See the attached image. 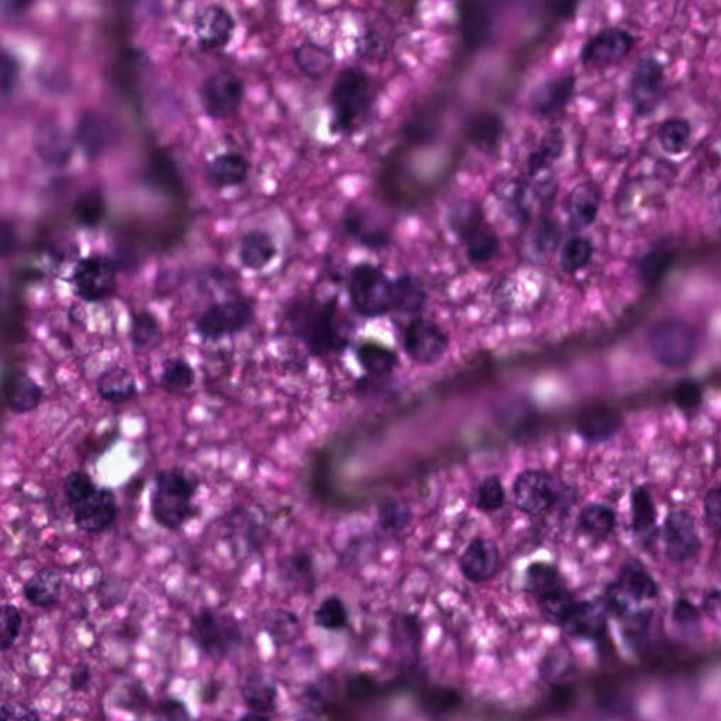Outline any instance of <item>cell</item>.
I'll use <instances>...</instances> for the list:
<instances>
[{"mask_svg":"<svg viewBox=\"0 0 721 721\" xmlns=\"http://www.w3.org/2000/svg\"><path fill=\"white\" fill-rule=\"evenodd\" d=\"M285 319L292 336L298 338L312 357H330L348 346L336 298L296 299L286 309Z\"/></svg>","mask_w":721,"mask_h":721,"instance_id":"cell-1","label":"cell"},{"mask_svg":"<svg viewBox=\"0 0 721 721\" xmlns=\"http://www.w3.org/2000/svg\"><path fill=\"white\" fill-rule=\"evenodd\" d=\"M200 489L198 476L184 468L160 469L154 475L150 492V516L160 529L175 533L200 516L196 496Z\"/></svg>","mask_w":721,"mask_h":721,"instance_id":"cell-2","label":"cell"},{"mask_svg":"<svg viewBox=\"0 0 721 721\" xmlns=\"http://www.w3.org/2000/svg\"><path fill=\"white\" fill-rule=\"evenodd\" d=\"M376 98L374 81L360 67L343 68L330 91L331 130L350 136L365 123Z\"/></svg>","mask_w":721,"mask_h":721,"instance_id":"cell-3","label":"cell"},{"mask_svg":"<svg viewBox=\"0 0 721 721\" xmlns=\"http://www.w3.org/2000/svg\"><path fill=\"white\" fill-rule=\"evenodd\" d=\"M445 224L464 248L471 264H489L498 257L502 241L489 223L481 203L475 200H458L448 208Z\"/></svg>","mask_w":721,"mask_h":721,"instance_id":"cell-4","label":"cell"},{"mask_svg":"<svg viewBox=\"0 0 721 721\" xmlns=\"http://www.w3.org/2000/svg\"><path fill=\"white\" fill-rule=\"evenodd\" d=\"M351 306L365 319H378L393 312L395 281L372 262H358L350 271L347 284Z\"/></svg>","mask_w":721,"mask_h":721,"instance_id":"cell-5","label":"cell"},{"mask_svg":"<svg viewBox=\"0 0 721 721\" xmlns=\"http://www.w3.org/2000/svg\"><path fill=\"white\" fill-rule=\"evenodd\" d=\"M255 303L250 298L224 299L212 303L200 313L193 331L203 343H219L250 329L255 322Z\"/></svg>","mask_w":721,"mask_h":721,"instance_id":"cell-6","label":"cell"},{"mask_svg":"<svg viewBox=\"0 0 721 721\" xmlns=\"http://www.w3.org/2000/svg\"><path fill=\"white\" fill-rule=\"evenodd\" d=\"M648 344L655 361L671 369L688 367L698 351L695 331L679 320L655 324L648 336Z\"/></svg>","mask_w":721,"mask_h":721,"instance_id":"cell-7","label":"cell"},{"mask_svg":"<svg viewBox=\"0 0 721 721\" xmlns=\"http://www.w3.org/2000/svg\"><path fill=\"white\" fill-rule=\"evenodd\" d=\"M68 282L72 292L85 303H100L115 292L117 265L105 254H91L81 258L72 268Z\"/></svg>","mask_w":721,"mask_h":721,"instance_id":"cell-8","label":"cell"},{"mask_svg":"<svg viewBox=\"0 0 721 721\" xmlns=\"http://www.w3.org/2000/svg\"><path fill=\"white\" fill-rule=\"evenodd\" d=\"M244 98V82L229 68L210 72L199 86V102L203 113L213 120L237 115Z\"/></svg>","mask_w":721,"mask_h":721,"instance_id":"cell-9","label":"cell"},{"mask_svg":"<svg viewBox=\"0 0 721 721\" xmlns=\"http://www.w3.org/2000/svg\"><path fill=\"white\" fill-rule=\"evenodd\" d=\"M402 341L407 357L422 367L438 364L450 350L447 331L440 324L424 317H415L407 324Z\"/></svg>","mask_w":721,"mask_h":721,"instance_id":"cell-10","label":"cell"},{"mask_svg":"<svg viewBox=\"0 0 721 721\" xmlns=\"http://www.w3.org/2000/svg\"><path fill=\"white\" fill-rule=\"evenodd\" d=\"M191 637L203 654L226 655L243 641L240 627L233 619L219 616L210 609L200 610L191 620Z\"/></svg>","mask_w":721,"mask_h":721,"instance_id":"cell-11","label":"cell"},{"mask_svg":"<svg viewBox=\"0 0 721 721\" xmlns=\"http://www.w3.org/2000/svg\"><path fill=\"white\" fill-rule=\"evenodd\" d=\"M514 506L527 516L536 517L553 509L558 502V488L553 476L541 469H524L514 479Z\"/></svg>","mask_w":721,"mask_h":721,"instance_id":"cell-12","label":"cell"},{"mask_svg":"<svg viewBox=\"0 0 721 721\" xmlns=\"http://www.w3.org/2000/svg\"><path fill=\"white\" fill-rule=\"evenodd\" d=\"M662 541L668 560L675 564H686L698 557L702 538L692 513L683 509L669 513L662 526Z\"/></svg>","mask_w":721,"mask_h":721,"instance_id":"cell-13","label":"cell"},{"mask_svg":"<svg viewBox=\"0 0 721 721\" xmlns=\"http://www.w3.org/2000/svg\"><path fill=\"white\" fill-rule=\"evenodd\" d=\"M70 510L72 522L79 531L88 536H99L115 526L119 517V502L112 488L99 486L92 496Z\"/></svg>","mask_w":721,"mask_h":721,"instance_id":"cell-14","label":"cell"},{"mask_svg":"<svg viewBox=\"0 0 721 721\" xmlns=\"http://www.w3.org/2000/svg\"><path fill=\"white\" fill-rule=\"evenodd\" d=\"M192 26L200 47L222 50L233 40L237 22L226 6L209 3L196 10Z\"/></svg>","mask_w":721,"mask_h":721,"instance_id":"cell-15","label":"cell"},{"mask_svg":"<svg viewBox=\"0 0 721 721\" xmlns=\"http://www.w3.org/2000/svg\"><path fill=\"white\" fill-rule=\"evenodd\" d=\"M633 48L634 39L629 31L620 27H606L583 44L581 61L588 67H603L623 60Z\"/></svg>","mask_w":721,"mask_h":721,"instance_id":"cell-16","label":"cell"},{"mask_svg":"<svg viewBox=\"0 0 721 721\" xmlns=\"http://www.w3.org/2000/svg\"><path fill=\"white\" fill-rule=\"evenodd\" d=\"M458 567L462 576L472 583L492 581L502 568L498 544L491 538L475 537L462 551Z\"/></svg>","mask_w":721,"mask_h":721,"instance_id":"cell-17","label":"cell"},{"mask_svg":"<svg viewBox=\"0 0 721 721\" xmlns=\"http://www.w3.org/2000/svg\"><path fill=\"white\" fill-rule=\"evenodd\" d=\"M576 77L574 74H562L558 77L544 79L534 86L529 96L531 115L537 119H551L567 108L575 93Z\"/></svg>","mask_w":721,"mask_h":721,"instance_id":"cell-18","label":"cell"},{"mask_svg":"<svg viewBox=\"0 0 721 721\" xmlns=\"http://www.w3.org/2000/svg\"><path fill=\"white\" fill-rule=\"evenodd\" d=\"M664 67L655 58L638 62L631 78V102L638 115H650L660 103L664 89Z\"/></svg>","mask_w":721,"mask_h":721,"instance_id":"cell-19","label":"cell"},{"mask_svg":"<svg viewBox=\"0 0 721 721\" xmlns=\"http://www.w3.org/2000/svg\"><path fill=\"white\" fill-rule=\"evenodd\" d=\"M112 127L102 115L86 110L78 116L72 131V140L81 148L86 158L96 160L108 150L112 143Z\"/></svg>","mask_w":721,"mask_h":721,"instance_id":"cell-20","label":"cell"},{"mask_svg":"<svg viewBox=\"0 0 721 721\" xmlns=\"http://www.w3.org/2000/svg\"><path fill=\"white\" fill-rule=\"evenodd\" d=\"M250 162L236 151H224L215 155L203 169V177L213 189L236 188L246 184L250 177Z\"/></svg>","mask_w":721,"mask_h":721,"instance_id":"cell-21","label":"cell"},{"mask_svg":"<svg viewBox=\"0 0 721 721\" xmlns=\"http://www.w3.org/2000/svg\"><path fill=\"white\" fill-rule=\"evenodd\" d=\"M3 395L9 412L23 416L39 409L44 399V389L27 372L15 371L6 376Z\"/></svg>","mask_w":721,"mask_h":721,"instance_id":"cell-22","label":"cell"},{"mask_svg":"<svg viewBox=\"0 0 721 721\" xmlns=\"http://www.w3.org/2000/svg\"><path fill=\"white\" fill-rule=\"evenodd\" d=\"M96 393L109 405H124L139 396V381L124 365H110L96 379Z\"/></svg>","mask_w":721,"mask_h":721,"instance_id":"cell-23","label":"cell"},{"mask_svg":"<svg viewBox=\"0 0 721 721\" xmlns=\"http://www.w3.org/2000/svg\"><path fill=\"white\" fill-rule=\"evenodd\" d=\"M602 193L593 182H582L569 192L567 215L569 226L576 231L591 227L598 219Z\"/></svg>","mask_w":721,"mask_h":721,"instance_id":"cell-24","label":"cell"},{"mask_svg":"<svg viewBox=\"0 0 721 721\" xmlns=\"http://www.w3.org/2000/svg\"><path fill=\"white\" fill-rule=\"evenodd\" d=\"M277 255L278 247L274 237L262 229L246 231L238 243V261L250 271H264L277 258Z\"/></svg>","mask_w":721,"mask_h":721,"instance_id":"cell-25","label":"cell"},{"mask_svg":"<svg viewBox=\"0 0 721 721\" xmlns=\"http://www.w3.org/2000/svg\"><path fill=\"white\" fill-rule=\"evenodd\" d=\"M343 229L355 243L368 248V250H385L391 240L388 231L381 224L375 222L364 209L357 208V206H353L344 213Z\"/></svg>","mask_w":721,"mask_h":721,"instance_id":"cell-26","label":"cell"},{"mask_svg":"<svg viewBox=\"0 0 721 721\" xmlns=\"http://www.w3.org/2000/svg\"><path fill=\"white\" fill-rule=\"evenodd\" d=\"M64 576L54 568H41L24 582L23 598L39 609H51L60 602Z\"/></svg>","mask_w":721,"mask_h":721,"instance_id":"cell-27","label":"cell"},{"mask_svg":"<svg viewBox=\"0 0 721 721\" xmlns=\"http://www.w3.org/2000/svg\"><path fill=\"white\" fill-rule=\"evenodd\" d=\"M292 58L296 68L309 79L326 77L336 64L333 48L312 40L302 41L293 48Z\"/></svg>","mask_w":721,"mask_h":721,"instance_id":"cell-28","label":"cell"},{"mask_svg":"<svg viewBox=\"0 0 721 721\" xmlns=\"http://www.w3.org/2000/svg\"><path fill=\"white\" fill-rule=\"evenodd\" d=\"M631 530L641 544L651 545L657 538V507L650 491L638 486L631 492Z\"/></svg>","mask_w":721,"mask_h":721,"instance_id":"cell-29","label":"cell"},{"mask_svg":"<svg viewBox=\"0 0 721 721\" xmlns=\"http://www.w3.org/2000/svg\"><path fill=\"white\" fill-rule=\"evenodd\" d=\"M34 150L47 164L61 167L70 161L72 141L58 124H44L34 136Z\"/></svg>","mask_w":721,"mask_h":721,"instance_id":"cell-30","label":"cell"},{"mask_svg":"<svg viewBox=\"0 0 721 721\" xmlns=\"http://www.w3.org/2000/svg\"><path fill=\"white\" fill-rule=\"evenodd\" d=\"M395 281V305L393 312L400 315L417 316L426 309L429 293L422 279L412 272H403Z\"/></svg>","mask_w":721,"mask_h":721,"instance_id":"cell-31","label":"cell"},{"mask_svg":"<svg viewBox=\"0 0 721 721\" xmlns=\"http://www.w3.org/2000/svg\"><path fill=\"white\" fill-rule=\"evenodd\" d=\"M617 526V514L605 503H589L576 519V530L593 541L606 540Z\"/></svg>","mask_w":721,"mask_h":721,"instance_id":"cell-32","label":"cell"},{"mask_svg":"<svg viewBox=\"0 0 721 721\" xmlns=\"http://www.w3.org/2000/svg\"><path fill=\"white\" fill-rule=\"evenodd\" d=\"M164 330L150 310L134 312L130 319L129 341L134 354H146L161 346Z\"/></svg>","mask_w":721,"mask_h":721,"instance_id":"cell-33","label":"cell"},{"mask_svg":"<svg viewBox=\"0 0 721 721\" xmlns=\"http://www.w3.org/2000/svg\"><path fill=\"white\" fill-rule=\"evenodd\" d=\"M565 150V136L560 127H554L544 134L538 146L531 151L526 161L527 178H537L553 168Z\"/></svg>","mask_w":721,"mask_h":721,"instance_id":"cell-34","label":"cell"},{"mask_svg":"<svg viewBox=\"0 0 721 721\" xmlns=\"http://www.w3.org/2000/svg\"><path fill=\"white\" fill-rule=\"evenodd\" d=\"M196 384V369L182 355L165 358L158 374V386L169 395H184Z\"/></svg>","mask_w":721,"mask_h":721,"instance_id":"cell-35","label":"cell"},{"mask_svg":"<svg viewBox=\"0 0 721 721\" xmlns=\"http://www.w3.org/2000/svg\"><path fill=\"white\" fill-rule=\"evenodd\" d=\"M241 693H243L244 703L250 707L251 712L267 714L277 706V686L264 675L247 676Z\"/></svg>","mask_w":721,"mask_h":721,"instance_id":"cell-36","label":"cell"},{"mask_svg":"<svg viewBox=\"0 0 721 721\" xmlns=\"http://www.w3.org/2000/svg\"><path fill=\"white\" fill-rule=\"evenodd\" d=\"M595 247L588 237H569L560 250V268L564 274L575 275L591 264Z\"/></svg>","mask_w":721,"mask_h":721,"instance_id":"cell-37","label":"cell"},{"mask_svg":"<svg viewBox=\"0 0 721 721\" xmlns=\"http://www.w3.org/2000/svg\"><path fill=\"white\" fill-rule=\"evenodd\" d=\"M468 139L479 150L498 147L503 134V122L493 113H479L468 124Z\"/></svg>","mask_w":721,"mask_h":721,"instance_id":"cell-38","label":"cell"},{"mask_svg":"<svg viewBox=\"0 0 721 721\" xmlns=\"http://www.w3.org/2000/svg\"><path fill=\"white\" fill-rule=\"evenodd\" d=\"M357 361L367 374L386 376L398 365V357L392 350L376 343H364L357 348Z\"/></svg>","mask_w":721,"mask_h":721,"instance_id":"cell-39","label":"cell"},{"mask_svg":"<svg viewBox=\"0 0 721 721\" xmlns=\"http://www.w3.org/2000/svg\"><path fill=\"white\" fill-rule=\"evenodd\" d=\"M619 585L623 591L637 599H651L657 596V583L641 565L629 562L620 571Z\"/></svg>","mask_w":721,"mask_h":721,"instance_id":"cell-40","label":"cell"},{"mask_svg":"<svg viewBox=\"0 0 721 721\" xmlns=\"http://www.w3.org/2000/svg\"><path fill=\"white\" fill-rule=\"evenodd\" d=\"M538 606L541 613L548 622L564 624L565 620L574 609L576 602L572 593L564 585L557 586L551 591L538 596Z\"/></svg>","mask_w":721,"mask_h":721,"instance_id":"cell-41","label":"cell"},{"mask_svg":"<svg viewBox=\"0 0 721 721\" xmlns=\"http://www.w3.org/2000/svg\"><path fill=\"white\" fill-rule=\"evenodd\" d=\"M506 491L498 475L485 476L474 492V505L479 512L496 513L505 506Z\"/></svg>","mask_w":721,"mask_h":721,"instance_id":"cell-42","label":"cell"},{"mask_svg":"<svg viewBox=\"0 0 721 721\" xmlns=\"http://www.w3.org/2000/svg\"><path fill=\"white\" fill-rule=\"evenodd\" d=\"M692 140L691 124L683 119H671L658 129V141L668 154H682L688 150Z\"/></svg>","mask_w":721,"mask_h":721,"instance_id":"cell-43","label":"cell"},{"mask_svg":"<svg viewBox=\"0 0 721 721\" xmlns=\"http://www.w3.org/2000/svg\"><path fill=\"white\" fill-rule=\"evenodd\" d=\"M99 485L96 484L93 476L85 469H72L65 475L62 482V493H64L65 502L72 509L84 502L89 496L98 491Z\"/></svg>","mask_w":721,"mask_h":721,"instance_id":"cell-44","label":"cell"},{"mask_svg":"<svg viewBox=\"0 0 721 721\" xmlns=\"http://www.w3.org/2000/svg\"><path fill=\"white\" fill-rule=\"evenodd\" d=\"M264 629L275 644H288L298 634L299 620L289 610H269L264 617Z\"/></svg>","mask_w":721,"mask_h":721,"instance_id":"cell-45","label":"cell"},{"mask_svg":"<svg viewBox=\"0 0 721 721\" xmlns=\"http://www.w3.org/2000/svg\"><path fill=\"white\" fill-rule=\"evenodd\" d=\"M105 198L98 189H88L74 203V216L81 226L95 227L105 216Z\"/></svg>","mask_w":721,"mask_h":721,"instance_id":"cell-46","label":"cell"},{"mask_svg":"<svg viewBox=\"0 0 721 721\" xmlns=\"http://www.w3.org/2000/svg\"><path fill=\"white\" fill-rule=\"evenodd\" d=\"M316 626L324 630H343L348 624L347 607L338 596H327L315 612Z\"/></svg>","mask_w":721,"mask_h":721,"instance_id":"cell-47","label":"cell"},{"mask_svg":"<svg viewBox=\"0 0 721 721\" xmlns=\"http://www.w3.org/2000/svg\"><path fill=\"white\" fill-rule=\"evenodd\" d=\"M619 417L610 412H593L579 423V433L589 441L607 440L616 433Z\"/></svg>","mask_w":721,"mask_h":721,"instance_id":"cell-48","label":"cell"},{"mask_svg":"<svg viewBox=\"0 0 721 721\" xmlns=\"http://www.w3.org/2000/svg\"><path fill=\"white\" fill-rule=\"evenodd\" d=\"M527 588L534 595L541 596L543 593L551 591L562 585L560 572L547 562H534L526 572Z\"/></svg>","mask_w":721,"mask_h":721,"instance_id":"cell-49","label":"cell"},{"mask_svg":"<svg viewBox=\"0 0 721 721\" xmlns=\"http://www.w3.org/2000/svg\"><path fill=\"white\" fill-rule=\"evenodd\" d=\"M23 617L19 607L6 603L0 612V650L9 651L16 644L22 631Z\"/></svg>","mask_w":721,"mask_h":721,"instance_id":"cell-50","label":"cell"},{"mask_svg":"<svg viewBox=\"0 0 721 721\" xmlns=\"http://www.w3.org/2000/svg\"><path fill=\"white\" fill-rule=\"evenodd\" d=\"M20 61L17 55L8 47L2 48L0 54V93L2 99H9L16 92L20 82Z\"/></svg>","mask_w":721,"mask_h":721,"instance_id":"cell-51","label":"cell"},{"mask_svg":"<svg viewBox=\"0 0 721 721\" xmlns=\"http://www.w3.org/2000/svg\"><path fill=\"white\" fill-rule=\"evenodd\" d=\"M410 522V510L400 500H386L379 507V524L386 531L398 533L405 529Z\"/></svg>","mask_w":721,"mask_h":721,"instance_id":"cell-52","label":"cell"},{"mask_svg":"<svg viewBox=\"0 0 721 721\" xmlns=\"http://www.w3.org/2000/svg\"><path fill=\"white\" fill-rule=\"evenodd\" d=\"M703 514L709 530L717 537H721V484L706 493L703 500Z\"/></svg>","mask_w":721,"mask_h":721,"instance_id":"cell-53","label":"cell"},{"mask_svg":"<svg viewBox=\"0 0 721 721\" xmlns=\"http://www.w3.org/2000/svg\"><path fill=\"white\" fill-rule=\"evenodd\" d=\"M561 230L560 226L551 219L541 220L538 224L536 233H534V247L540 253H547L553 250L560 243Z\"/></svg>","mask_w":721,"mask_h":721,"instance_id":"cell-54","label":"cell"},{"mask_svg":"<svg viewBox=\"0 0 721 721\" xmlns=\"http://www.w3.org/2000/svg\"><path fill=\"white\" fill-rule=\"evenodd\" d=\"M153 721H193V719L188 707L181 700L167 699L155 710Z\"/></svg>","mask_w":721,"mask_h":721,"instance_id":"cell-55","label":"cell"},{"mask_svg":"<svg viewBox=\"0 0 721 721\" xmlns=\"http://www.w3.org/2000/svg\"><path fill=\"white\" fill-rule=\"evenodd\" d=\"M0 721H41L40 713L23 703H3Z\"/></svg>","mask_w":721,"mask_h":721,"instance_id":"cell-56","label":"cell"},{"mask_svg":"<svg viewBox=\"0 0 721 721\" xmlns=\"http://www.w3.org/2000/svg\"><path fill=\"white\" fill-rule=\"evenodd\" d=\"M289 574L295 575L300 581L312 582L313 581V561L310 555L306 553H296L288 558V564H286Z\"/></svg>","mask_w":721,"mask_h":721,"instance_id":"cell-57","label":"cell"},{"mask_svg":"<svg viewBox=\"0 0 721 721\" xmlns=\"http://www.w3.org/2000/svg\"><path fill=\"white\" fill-rule=\"evenodd\" d=\"M700 392L696 386L685 384L676 391V405L682 410H695L699 406Z\"/></svg>","mask_w":721,"mask_h":721,"instance_id":"cell-58","label":"cell"},{"mask_svg":"<svg viewBox=\"0 0 721 721\" xmlns=\"http://www.w3.org/2000/svg\"><path fill=\"white\" fill-rule=\"evenodd\" d=\"M17 244V234L15 226L10 223L8 219H3L0 223V251H2V257L6 258L10 253H13Z\"/></svg>","mask_w":721,"mask_h":721,"instance_id":"cell-59","label":"cell"},{"mask_svg":"<svg viewBox=\"0 0 721 721\" xmlns=\"http://www.w3.org/2000/svg\"><path fill=\"white\" fill-rule=\"evenodd\" d=\"M92 681V669L88 664H77L72 669L70 676V688L71 691L81 692L88 688L89 683Z\"/></svg>","mask_w":721,"mask_h":721,"instance_id":"cell-60","label":"cell"},{"mask_svg":"<svg viewBox=\"0 0 721 721\" xmlns=\"http://www.w3.org/2000/svg\"><path fill=\"white\" fill-rule=\"evenodd\" d=\"M30 3L29 2H3L2 3V15L5 17H15L17 15H22L24 10L29 8Z\"/></svg>","mask_w":721,"mask_h":721,"instance_id":"cell-61","label":"cell"},{"mask_svg":"<svg viewBox=\"0 0 721 721\" xmlns=\"http://www.w3.org/2000/svg\"><path fill=\"white\" fill-rule=\"evenodd\" d=\"M237 721H271V719H269L268 714L248 712L247 714H244L243 717H240V719H238Z\"/></svg>","mask_w":721,"mask_h":721,"instance_id":"cell-62","label":"cell"}]
</instances>
